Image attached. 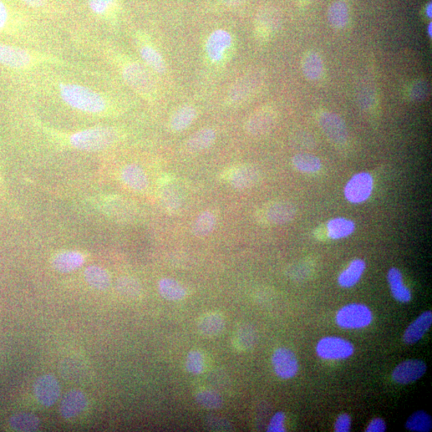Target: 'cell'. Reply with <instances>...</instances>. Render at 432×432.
I'll return each instance as SVG.
<instances>
[{
    "label": "cell",
    "mask_w": 432,
    "mask_h": 432,
    "mask_svg": "<svg viewBox=\"0 0 432 432\" xmlns=\"http://www.w3.org/2000/svg\"><path fill=\"white\" fill-rule=\"evenodd\" d=\"M236 50V35L229 30L217 28L207 35L203 43V60L210 69L221 71L229 64Z\"/></svg>",
    "instance_id": "6da1fadb"
},
{
    "label": "cell",
    "mask_w": 432,
    "mask_h": 432,
    "mask_svg": "<svg viewBox=\"0 0 432 432\" xmlns=\"http://www.w3.org/2000/svg\"><path fill=\"white\" fill-rule=\"evenodd\" d=\"M118 66L125 83L141 98L149 102L158 100V84L145 66L126 57L119 58Z\"/></svg>",
    "instance_id": "7a4b0ae2"
},
{
    "label": "cell",
    "mask_w": 432,
    "mask_h": 432,
    "mask_svg": "<svg viewBox=\"0 0 432 432\" xmlns=\"http://www.w3.org/2000/svg\"><path fill=\"white\" fill-rule=\"evenodd\" d=\"M266 73L262 68L249 69L234 81L227 88L223 104L227 108L237 109L249 103L261 93L266 81Z\"/></svg>",
    "instance_id": "3957f363"
},
{
    "label": "cell",
    "mask_w": 432,
    "mask_h": 432,
    "mask_svg": "<svg viewBox=\"0 0 432 432\" xmlns=\"http://www.w3.org/2000/svg\"><path fill=\"white\" fill-rule=\"evenodd\" d=\"M61 98L72 108L91 114H102L110 109L108 100L96 91L75 84H61Z\"/></svg>",
    "instance_id": "277c9868"
},
{
    "label": "cell",
    "mask_w": 432,
    "mask_h": 432,
    "mask_svg": "<svg viewBox=\"0 0 432 432\" xmlns=\"http://www.w3.org/2000/svg\"><path fill=\"white\" fill-rule=\"evenodd\" d=\"M119 131L111 126H96L75 132L70 136L69 142L74 149L88 151H103L120 140Z\"/></svg>",
    "instance_id": "5b68a950"
},
{
    "label": "cell",
    "mask_w": 432,
    "mask_h": 432,
    "mask_svg": "<svg viewBox=\"0 0 432 432\" xmlns=\"http://www.w3.org/2000/svg\"><path fill=\"white\" fill-rule=\"evenodd\" d=\"M283 15L272 4H264L258 9L254 19V37L261 44L270 42L281 30Z\"/></svg>",
    "instance_id": "8992f818"
},
{
    "label": "cell",
    "mask_w": 432,
    "mask_h": 432,
    "mask_svg": "<svg viewBox=\"0 0 432 432\" xmlns=\"http://www.w3.org/2000/svg\"><path fill=\"white\" fill-rule=\"evenodd\" d=\"M279 118L276 106L265 104L259 106L249 115L243 124V131L252 137H261L270 132Z\"/></svg>",
    "instance_id": "52a82bcc"
},
{
    "label": "cell",
    "mask_w": 432,
    "mask_h": 432,
    "mask_svg": "<svg viewBox=\"0 0 432 432\" xmlns=\"http://www.w3.org/2000/svg\"><path fill=\"white\" fill-rule=\"evenodd\" d=\"M373 320L372 311L362 303L346 305L337 312L335 321L339 328L360 329L369 326Z\"/></svg>",
    "instance_id": "ba28073f"
},
{
    "label": "cell",
    "mask_w": 432,
    "mask_h": 432,
    "mask_svg": "<svg viewBox=\"0 0 432 432\" xmlns=\"http://www.w3.org/2000/svg\"><path fill=\"white\" fill-rule=\"evenodd\" d=\"M137 48L142 60L152 72L160 75L167 73V61L151 39L144 34L137 35Z\"/></svg>",
    "instance_id": "9c48e42d"
},
{
    "label": "cell",
    "mask_w": 432,
    "mask_h": 432,
    "mask_svg": "<svg viewBox=\"0 0 432 432\" xmlns=\"http://www.w3.org/2000/svg\"><path fill=\"white\" fill-rule=\"evenodd\" d=\"M318 357L327 360L348 359L354 353V346L348 340L337 337H324L317 346Z\"/></svg>",
    "instance_id": "30bf717a"
},
{
    "label": "cell",
    "mask_w": 432,
    "mask_h": 432,
    "mask_svg": "<svg viewBox=\"0 0 432 432\" xmlns=\"http://www.w3.org/2000/svg\"><path fill=\"white\" fill-rule=\"evenodd\" d=\"M373 178L368 172H360L352 177L344 188L346 199L354 205L367 201L373 194Z\"/></svg>",
    "instance_id": "8fae6325"
},
{
    "label": "cell",
    "mask_w": 432,
    "mask_h": 432,
    "mask_svg": "<svg viewBox=\"0 0 432 432\" xmlns=\"http://www.w3.org/2000/svg\"><path fill=\"white\" fill-rule=\"evenodd\" d=\"M319 124L327 138L335 144H344L348 138L347 126L341 117L331 111H323L319 116Z\"/></svg>",
    "instance_id": "7c38bea8"
},
{
    "label": "cell",
    "mask_w": 432,
    "mask_h": 432,
    "mask_svg": "<svg viewBox=\"0 0 432 432\" xmlns=\"http://www.w3.org/2000/svg\"><path fill=\"white\" fill-rule=\"evenodd\" d=\"M34 391L38 402L45 408H49L57 402L60 396V386L53 375H44L35 381Z\"/></svg>",
    "instance_id": "4fadbf2b"
},
{
    "label": "cell",
    "mask_w": 432,
    "mask_h": 432,
    "mask_svg": "<svg viewBox=\"0 0 432 432\" xmlns=\"http://www.w3.org/2000/svg\"><path fill=\"white\" fill-rule=\"evenodd\" d=\"M274 373L283 379H290L297 375L299 363L296 354L286 348H279L272 355Z\"/></svg>",
    "instance_id": "5bb4252c"
},
{
    "label": "cell",
    "mask_w": 432,
    "mask_h": 432,
    "mask_svg": "<svg viewBox=\"0 0 432 432\" xmlns=\"http://www.w3.org/2000/svg\"><path fill=\"white\" fill-rule=\"evenodd\" d=\"M261 175L256 167L242 165L232 167L227 175L228 184L237 191H243L255 186Z\"/></svg>",
    "instance_id": "9a60e30c"
},
{
    "label": "cell",
    "mask_w": 432,
    "mask_h": 432,
    "mask_svg": "<svg viewBox=\"0 0 432 432\" xmlns=\"http://www.w3.org/2000/svg\"><path fill=\"white\" fill-rule=\"evenodd\" d=\"M35 64V57L28 50L11 45L0 44V64L8 68L23 69Z\"/></svg>",
    "instance_id": "2e32d148"
},
{
    "label": "cell",
    "mask_w": 432,
    "mask_h": 432,
    "mask_svg": "<svg viewBox=\"0 0 432 432\" xmlns=\"http://www.w3.org/2000/svg\"><path fill=\"white\" fill-rule=\"evenodd\" d=\"M426 372V364L420 359H406L396 366L393 379L396 384H409L423 377Z\"/></svg>",
    "instance_id": "e0dca14e"
},
{
    "label": "cell",
    "mask_w": 432,
    "mask_h": 432,
    "mask_svg": "<svg viewBox=\"0 0 432 432\" xmlns=\"http://www.w3.org/2000/svg\"><path fill=\"white\" fill-rule=\"evenodd\" d=\"M199 115L196 106L185 104L172 111L169 120V129L173 133H181L195 123Z\"/></svg>",
    "instance_id": "ac0fdd59"
},
{
    "label": "cell",
    "mask_w": 432,
    "mask_h": 432,
    "mask_svg": "<svg viewBox=\"0 0 432 432\" xmlns=\"http://www.w3.org/2000/svg\"><path fill=\"white\" fill-rule=\"evenodd\" d=\"M106 214L120 222H133L137 218L135 207L120 196H111L104 202Z\"/></svg>",
    "instance_id": "d6986e66"
},
{
    "label": "cell",
    "mask_w": 432,
    "mask_h": 432,
    "mask_svg": "<svg viewBox=\"0 0 432 432\" xmlns=\"http://www.w3.org/2000/svg\"><path fill=\"white\" fill-rule=\"evenodd\" d=\"M297 216V207L288 201H276L264 211V218L272 225H283L292 222Z\"/></svg>",
    "instance_id": "ffe728a7"
},
{
    "label": "cell",
    "mask_w": 432,
    "mask_h": 432,
    "mask_svg": "<svg viewBox=\"0 0 432 432\" xmlns=\"http://www.w3.org/2000/svg\"><path fill=\"white\" fill-rule=\"evenodd\" d=\"M120 179L131 190L136 192L144 191L149 186V180L145 171L135 164L125 165L120 172Z\"/></svg>",
    "instance_id": "44dd1931"
},
{
    "label": "cell",
    "mask_w": 432,
    "mask_h": 432,
    "mask_svg": "<svg viewBox=\"0 0 432 432\" xmlns=\"http://www.w3.org/2000/svg\"><path fill=\"white\" fill-rule=\"evenodd\" d=\"M88 406V399L84 393L73 390L66 394L60 405V413L67 420L78 416Z\"/></svg>",
    "instance_id": "7402d4cb"
},
{
    "label": "cell",
    "mask_w": 432,
    "mask_h": 432,
    "mask_svg": "<svg viewBox=\"0 0 432 432\" xmlns=\"http://www.w3.org/2000/svg\"><path fill=\"white\" fill-rule=\"evenodd\" d=\"M217 131L209 126L200 129L193 133L185 143V149L191 153H200L209 149L216 144Z\"/></svg>",
    "instance_id": "603a6c76"
},
{
    "label": "cell",
    "mask_w": 432,
    "mask_h": 432,
    "mask_svg": "<svg viewBox=\"0 0 432 432\" xmlns=\"http://www.w3.org/2000/svg\"><path fill=\"white\" fill-rule=\"evenodd\" d=\"M432 323V313L430 311L422 313L411 323L404 334V341L408 345L418 343L428 332Z\"/></svg>",
    "instance_id": "cb8c5ba5"
},
{
    "label": "cell",
    "mask_w": 432,
    "mask_h": 432,
    "mask_svg": "<svg viewBox=\"0 0 432 432\" xmlns=\"http://www.w3.org/2000/svg\"><path fill=\"white\" fill-rule=\"evenodd\" d=\"M84 261L82 253L76 251H66L54 256L52 266L58 272L69 273L82 267Z\"/></svg>",
    "instance_id": "d4e9b609"
},
{
    "label": "cell",
    "mask_w": 432,
    "mask_h": 432,
    "mask_svg": "<svg viewBox=\"0 0 432 432\" xmlns=\"http://www.w3.org/2000/svg\"><path fill=\"white\" fill-rule=\"evenodd\" d=\"M161 200L167 210L178 213L185 203V197L180 187L172 182H166L161 188Z\"/></svg>",
    "instance_id": "484cf974"
},
{
    "label": "cell",
    "mask_w": 432,
    "mask_h": 432,
    "mask_svg": "<svg viewBox=\"0 0 432 432\" xmlns=\"http://www.w3.org/2000/svg\"><path fill=\"white\" fill-rule=\"evenodd\" d=\"M388 281L391 294L395 301L400 303H408L411 301V292L405 286L402 273L398 268H391L388 273Z\"/></svg>",
    "instance_id": "4316f807"
},
{
    "label": "cell",
    "mask_w": 432,
    "mask_h": 432,
    "mask_svg": "<svg viewBox=\"0 0 432 432\" xmlns=\"http://www.w3.org/2000/svg\"><path fill=\"white\" fill-rule=\"evenodd\" d=\"M225 328V320L218 313L207 314L198 323V329L206 337H217L223 332Z\"/></svg>",
    "instance_id": "83f0119b"
},
{
    "label": "cell",
    "mask_w": 432,
    "mask_h": 432,
    "mask_svg": "<svg viewBox=\"0 0 432 432\" xmlns=\"http://www.w3.org/2000/svg\"><path fill=\"white\" fill-rule=\"evenodd\" d=\"M365 269L366 263L362 259H355L350 263L348 268L339 274L338 279L339 285L344 288L354 287L360 281Z\"/></svg>",
    "instance_id": "f1b7e54d"
},
{
    "label": "cell",
    "mask_w": 432,
    "mask_h": 432,
    "mask_svg": "<svg viewBox=\"0 0 432 432\" xmlns=\"http://www.w3.org/2000/svg\"><path fill=\"white\" fill-rule=\"evenodd\" d=\"M160 296L169 301H179L187 296V290L174 279H161L158 283Z\"/></svg>",
    "instance_id": "f546056e"
},
{
    "label": "cell",
    "mask_w": 432,
    "mask_h": 432,
    "mask_svg": "<svg viewBox=\"0 0 432 432\" xmlns=\"http://www.w3.org/2000/svg\"><path fill=\"white\" fill-rule=\"evenodd\" d=\"M301 68L308 79L318 80L323 73V60L316 52H309L303 57Z\"/></svg>",
    "instance_id": "4dcf8cb0"
},
{
    "label": "cell",
    "mask_w": 432,
    "mask_h": 432,
    "mask_svg": "<svg viewBox=\"0 0 432 432\" xmlns=\"http://www.w3.org/2000/svg\"><path fill=\"white\" fill-rule=\"evenodd\" d=\"M217 218L214 213L211 211L202 212L193 223L192 232L198 238H205L210 236L214 232Z\"/></svg>",
    "instance_id": "1f68e13d"
},
{
    "label": "cell",
    "mask_w": 432,
    "mask_h": 432,
    "mask_svg": "<svg viewBox=\"0 0 432 432\" xmlns=\"http://www.w3.org/2000/svg\"><path fill=\"white\" fill-rule=\"evenodd\" d=\"M84 277L91 288L99 291H105L111 285V277L108 272L99 266H89L86 268Z\"/></svg>",
    "instance_id": "d6a6232c"
},
{
    "label": "cell",
    "mask_w": 432,
    "mask_h": 432,
    "mask_svg": "<svg viewBox=\"0 0 432 432\" xmlns=\"http://www.w3.org/2000/svg\"><path fill=\"white\" fill-rule=\"evenodd\" d=\"M328 236L332 240H340L348 237L355 232V225L353 220L346 218H335L327 225Z\"/></svg>",
    "instance_id": "836d02e7"
},
{
    "label": "cell",
    "mask_w": 432,
    "mask_h": 432,
    "mask_svg": "<svg viewBox=\"0 0 432 432\" xmlns=\"http://www.w3.org/2000/svg\"><path fill=\"white\" fill-rule=\"evenodd\" d=\"M328 19L335 28L342 29L348 23L349 11L348 4L343 0L334 2L329 8Z\"/></svg>",
    "instance_id": "e575fe53"
},
{
    "label": "cell",
    "mask_w": 432,
    "mask_h": 432,
    "mask_svg": "<svg viewBox=\"0 0 432 432\" xmlns=\"http://www.w3.org/2000/svg\"><path fill=\"white\" fill-rule=\"evenodd\" d=\"M292 165L297 171L306 174H314L322 169L321 160L317 156L309 153L294 156Z\"/></svg>",
    "instance_id": "d590c367"
},
{
    "label": "cell",
    "mask_w": 432,
    "mask_h": 432,
    "mask_svg": "<svg viewBox=\"0 0 432 432\" xmlns=\"http://www.w3.org/2000/svg\"><path fill=\"white\" fill-rule=\"evenodd\" d=\"M115 288L122 297L128 299L138 298L142 292L140 283L131 276H122L117 279Z\"/></svg>",
    "instance_id": "8d00e7d4"
},
{
    "label": "cell",
    "mask_w": 432,
    "mask_h": 432,
    "mask_svg": "<svg viewBox=\"0 0 432 432\" xmlns=\"http://www.w3.org/2000/svg\"><path fill=\"white\" fill-rule=\"evenodd\" d=\"M10 425L17 431H37L40 425V421L37 415L30 413H19L10 420Z\"/></svg>",
    "instance_id": "74e56055"
},
{
    "label": "cell",
    "mask_w": 432,
    "mask_h": 432,
    "mask_svg": "<svg viewBox=\"0 0 432 432\" xmlns=\"http://www.w3.org/2000/svg\"><path fill=\"white\" fill-rule=\"evenodd\" d=\"M405 426L411 431L429 432L432 429L431 417L424 411H417L406 420Z\"/></svg>",
    "instance_id": "f35d334b"
},
{
    "label": "cell",
    "mask_w": 432,
    "mask_h": 432,
    "mask_svg": "<svg viewBox=\"0 0 432 432\" xmlns=\"http://www.w3.org/2000/svg\"><path fill=\"white\" fill-rule=\"evenodd\" d=\"M196 399L198 404L208 410L220 409L223 404L222 396L215 391H201L196 395Z\"/></svg>",
    "instance_id": "ab89813d"
},
{
    "label": "cell",
    "mask_w": 432,
    "mask_h": 432,
    "mask_svg": "<svg viewBox=\"0 0 432 432\" xmlns=\"http://www.w3.org/2000/svg\"><path fill=\"white\" fill-rule=\"evenodd\" d=\"M256 341V334L252 327L243 326L236 333L235 344L241 350H249Z\"/></svg>",
    "instance_id": "60d3db41"
},
{
    "label": "cell",
    "mask_w": 432,
    "mask_h": 432,
    "mask_svg": "<svg viewBox=\"0 0 432 432\" xmlns=\"http://www.w3.org/2000/svg\"><path fill=\"white\" fill-rule=\"evenodd\" d=\"M205 358L199 350H192L186 359V368L188 373L200 375L205 372Z\"/></svg>",
    "instance_id": "b9f144b4"
},
{
    "label": "cell",
    "mask_w": 432,
    "mask_h": 432,
    "mask_svg": "<svg viewBox=\"0 0 432 432\" xmlns=\"http://www.w3.org/2000/svg\"><path fill=\"white\" fill-rule=\"evenodd\" d=\"M91 12L98 15L113 14L118 8L119 0H88Z\"/></svg>",
    "instance_id": "7bdbcfd3"
},
{
    "label": "cell",
    "mask_w": 432,
    "mask_h": 432,
    "mask_svg": "<svg viewBox=\"0 0 432 432\" xmlns=\"http://www.w3.org/2000/svg\"><path fill=\"white\" fill-rule=\"evenodd\" d=\"M429 84L424 79L415 80L409 88V97L411 100L422 101L428 97Z\"/></svg>",
    "instance_id": "ee69618b"
},
{
    "label": "cell",
    "mask_w": 432,
    "mask_h": 432,
    "mask_svg": "<svg viewBox=\"0 0 432 432\" xmlns=\"http://www.w3.org/2000/svg\"><path fill=\"white\" fill-rule=\"evenodd\" d=\"M285 414L282 411L274 415L270 423H269L267 431L269 432H283L285 431Z\"/></svg>",
    "instance_id": "f6af8a7d"
},
{
    "label": "cell",
    "mask_w": 432,
    "mask_h": 432,
    "mask_svg": "<svg viewBox=\"0 0 432 432\" xmlns=\"http://www.w3.org/2000/svg\"><path fill=\"white\" fill-rule=\"evenodd\" d=\"M352 429V419L348 414H342L339 416L335 423V431L348 432Z\"/></svg>",
    "instance_id": "bcb514c9"
},
{
    "label": "cell",
    "mask_w": 432,
    "mask_h": 432,
    "mask_svg": "<svg viewBox=\"0 0 432 432\" xmlns=\"http://www.w3.org/2000/svg\"><path fill=\"white\" fill-rule=\"evenodd\" d=\"M387 429L385 422L380 418H375L370 421L367 429V432H384Z\"/></svg>",
    "instance_id": "7dc6e473"
},
{
    "label": "cell",
    "mask_w": 432,
    "mask_h": 432,
    "mask_svg": "<svg viewBox=\"0 0 432 432\" xmlns=\"http://www.w3.org/2000/svg\"><path fill=\"white\" fill-rule=\"evenodd\" d=\"M9 12L6 4L0 0V30H2L8 22Z\"/></svg>",
    "instance_id": "c3c4849f"
},
{
    "label": "cell",
    "mask_w": 432,
    "mask_h": 432,
    "mask_svg": "<svg viewBox=\"0 0 432 432\" xmlns=\"http://www.w3.org/2000/svg\"><path fill=\"white\" fill-rule=\"evenodd\" d=\"M21 1L34 8H44L47 3V0H21Z\"/></svg>",
    "instance_id": "681fc988"
},
{
    "label": "cell",
    "mask_w": 432,
    "mask_h": 432,
    "mask_svg": "<svg viewBox=\"0 0 432 432\" xmlns=\"http://www.w3.org/2000/svg\"><path fill=\"white\" fill-rule=\"evenodd\" d=\"M220 1L226 5L227 7L236 8L241 6V5L246 3L247 0H220Z\"/></svg>",
    "instance_id": "f907efd6"
},
{
    "label": "cell",
    "mask_w": 432,
    "mask_h": 432,
    "mask_svg": "<svg viewBox=\"0 0 432 432\" xmlns=\"http://www.w3.org/2000/svg\"><path fill=\"white\" fill-rule=\"evenodd\" d=\"M296 1L301 4V6H304V5H308L309 3H312L314 1V0H296Z\"/></svg>",
    "instance_id": "816d5d0a"
},
{
    "label": "cell",
    "mask_w": 432,
    "mask_h": 432,
    "mask_svg": "<svg viewBox=\"0 0 432 432\" xmlns=\"http://www.w3.org/2000/svg\"><path fill=\"white\" fill-rule=\"evenodd\" d=\"M426 14L428 15V17H431V3H429L428 6L426 8Z\"/></svg>",
    "instance_id": "f5cc1de1"
},
{
    "label": "cell",
    "mask_w": 432,
    "mask_h": 432,
    "mask_svg": "<svg viewBox=\"0 0 432 432\" xmlns=\"http://www.w3.org/2000/svg\"><path fill=\"white\" fill-rule=\"evenodd\" d=\"M431 26H432V24H430L429 26V34L430 35V37H431Z\"/></svg>",
    "instance_id": "db71d44e"
}]
</instances>
